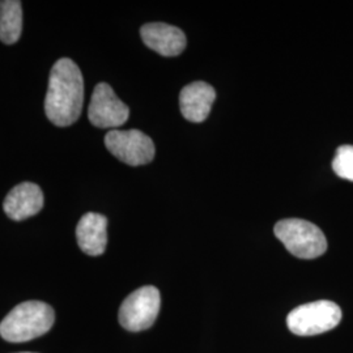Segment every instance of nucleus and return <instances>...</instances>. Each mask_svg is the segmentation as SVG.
Masks as SVG:
<instances>
[{"label":"nucleus","mask_w":353,"mask_h":353,"mask_svg":"<svg viewBox=\"0 0 353 353\" xmlns=\"http://www.w3.org/2000/svg\"><path fill=\"white\" fill-rule=\"evenodd\" d=\"M84 103V80L77 64L62 58L52 65L45 112L51 123L67 127L79 119Z\"/></svg>","instance_id":"f257e3e1"},{"label":"nucleus","mask_w":353,"mask_h":353,"mask_svg":"<svg viewBox=\"0 0 353 353\" xmlns=\"http://www.w3.org/2000/svg\"><path fill=\"white\" fill-rule=\"evenodd\" d=\"M55 314L50 305L41 301H26L13 307L0 323L4 341L23 343L39 338L54 325Z\"/></svg>","instance_id":"f03ea898"},{"label":"nucleus","mask_w":353,"mask_h":353,"mask_svg":"<svg viewBox=\"0 0 353 353\" xmlns=\"http://www.w3.org/2000/svg\"><path fill=\"white\" fill-rule=\"evenodd\" d=\"M274 232L287 250L300 259H314L327 250L323 232L310 221L285 219L279 221Z\"/></svg>","instance_id":"7ed1b4c3"},{"label":"nucleus","mask_w":353,"mask_h":353,"mask_svg":"<svg viewBox=\"0 0 353 353\" xmlns=\"http://www.w3.org/2000/svg\"><path fill=\"white\" fill-rule=\"evenodd\" d=\"M341 321V307L327 300L301 305L293 309L287 316V325L290 332L299 336L323 334L336 327Z\"/></svg>","instance_id":"20e7f679"},{"label":"nucleus","mask_w":353,"mask_h":353,"mask_svg":"<svg viewBox=\"0 0 353 353\" xmlns=\"http://www.w3.org/2000/svg\"><path fill=\"white\" fill-rule=\"evenodd\" d=\"M161 297L157 288L147 285L132 292L121 305L118 319L127 331L138 332L151 327L159 316Z\"/></svg>","instance_id":"39448f33"},{"label":"nucleus","mask_w":353,"mask_h":353,"mask_svg":"<svg viewBox=\"0 0 353 353\" xmlns=\"http://www.w3.org/2000/svg\"><path fill=\"white\" fill-rule=\"evenodd\" d=\"M105 145L118 160L131 166L150 164L154 157L153 141L139 130L109 131Z\"/></svg>","instance_id":"423d86ee"},{"label":"nucleus","mask_w":353,"mask_h":353,"mask_svg":"<svg viewBox=\"0 0 353 353\" xmlns=\"http://www.w3.org/2000/svg\"><path fill=\"white\" fill-rule=\"evenodd\" d=\"M128 117L126 103L117 97L113 88L106 83L97 84L89 103L90 123L99 128H115L125 125Z\"/></svg>","instance_id":"0eeeda50"},{"label":"nucleus","mask_w":353,"mask_h":353,"mask_svg":"<svg viewBox=\"0 0 353 353\" xmlns=\"http://www.w3.org/2000/svg\"><path fill=\"white\" fill-rule=\"evenodd\" d=\"M143 42L163 57H176L186 48V36L176 28L164 23H151L141 26Z\"/></svg>","instance_id":"6e6552de"},{"label":"nucleus","mask_w":353,"mask_h":353,"mask_svg":"<svg viewBox=\"0 0 353 353\" xmlns=\"http://www.w3.org/2000/svg\"><path fill=\"white\" fill-rule=\"evenodd\" d=\"M43 207V194L36 183L24 182L14 186L6 196L3 208L7 216L16 221L37 214Z\"/></svg>","instance_id":"1a4fd4ad"},{"label":"nucleus","mask_w":353,"mask_h":353,"mask_svg":"<svg viewBox=\"0 0 353 353\" xmlns=\"http://www.w3.org/2000/svg\"><path fill=\"white\" fill-rule=\"evenodd\" d=\"M214 99L216 92L210 84L204 81H194L179 93L181 113L190 122H203L211 113Z\"/></svg>","instance_id":"9d476101"},{"label":"nucleus","mask_w":353,"mask_h":353,"mask_svg":"<svg viewBox=\"0 0 353 353\" xmlns=\"http://www.w3.org/2000/svg\"><path fill=\"white\" fill-rule=\"evenodd\" d=\"M76 240L81 252L90 256H99L108 245V219L103 214L88 212L76 227Z\"/></svg>","instance_id":"9b49d317"},{"label":"nucleus","mask_w":353,"mask_h":353,"mask_svg":"<svg viewBox=\"0 0 353 353\" xmlns=\"http://www.w3.org/2000/svg\"><path fill=\"white\" fill-rule=\"evenodd\" d=\"M23 30V10L17 0L0 1V41L13 45L19 41Z\"/></svg>","instance_id":"f8f14e48"},{"label":"nucleus","mask_w":353,"mask_h":353,"mask_svg":"<svg viewBox=\"0 0 353 353\" xmlns=\"http://www.w3.org/2000/svg\"><path fill=\"white\" fill-rule=\"evenodd\" d=\"M332 169L336 176L353 182V145H341L336 150Z\"/></svg>","instance_id":"ddd939ff"},{"label":"nucleus","mask_w":353,"mask_h":353,"mask_svg":"<svg viewBox=\"0 0 353 353\" xmlns=\"http://www.w3.org/2000/svg\"><path fill=\"white\" fill-rule=\"evenodd\" d=\"M23 353H32V352H23Z\"/></svg>","instance_id":"4468645a"}]
</instances>
